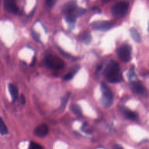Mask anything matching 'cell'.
<instances>
[{"mask_svg":"<svg viewBox=\"0 0 149 149\" xmlns=\"http://www.w3.org/2000/svg\"><path fill=\"white\" fill-rule=\"evenodd\" d=\"M130 35L133 40L137 42H139L141 41V36L139 32L134 28H130L129 29Z\"/></svg>","mask_w":149,"mask_h":149,"instance_id":"obj_13","label":"cell"},{"mask_svg":"<svg viewBox=\"0 0 149 149\" xmlns=\"http://www.w3.org/2000/svg\"><path fill=\"white\" fill-rule=\"evenodd\" d=\"M8 89L13 102H15L18 98V90L16 86L12 83L8 84Z\"/></svg>","mask_w":149,"mask_h":149,"instance_id":"obj_12","label":"cell"},{"mask_svg":"<svg viewBox=\"0 0 149 149\" xmlns=\"http://www.w3.org/2000/svg\"><path fill=\"white\" fill-rule=\"evenodd\" d=\"M132 91L137 94L143 95L146 93V89L144 85L140 81H134L130 83Z\"/></svg>","mask_w":149,"mask_h":149,"instance_id":"obj_8","label":"cell"},{"mask_svg":"<svg viewBox=\"0 0 149 149\" xmlns=\"http://www.w3.org/2000/svg\"><path fill=\"white\" fill-rule=\"evenodd\" d=\"M101 90L102 93L101 104L105 108H109L112 104L113 101V93L109 87L104 83L101 84Z\"/></svg>","mask_w":149,"mask_h":149,"instance_id":"obj_4","label":"cell"},{"mask_svg":"<svg viewBox=\"0 0 149 149\" xmlns=\"http://www.w3.org/2000/svg\"><path fill=\"white\" fill-rule=\"evenodd\" d=\"M69 96H70V94L68 93L63 97L62 98V99H61V109H64V108H65V107L67 104V102L68 101Z\"/></svg>","mask_w":149,"mask_h":149,"instance_id":"obj_17","label":"cell"},{"mask_svg":"<svg viewBox=\"0 0 149 149\" xmlns=\"http://www.w3.org/2000/svg\"><path fill=\"white\" fill-rule=\"evenodd\" d=\"M113 149H124L119 144H115L113 147Z\"/></svg>","mask_w":149,"mask_h":149,"instance_id":"obj_25","label":"cell"},{"mask_svg":"<svg viewBox=\"0 0 149 149\" xmlns=\"http://www.w3.org/2000/svg\"><path fill=\"white\" fill-rule=\"evenodd\" d=\"M43 62L47 68L55 70H61L65 66L63 61L58 56L54 55H48L45 56Z\"/></svg>","mask_w":149,"mask_h":149,"instance_id":"obj_3","label":"cell"},{"mask_svg":"<svg viewBox=\"0 0 149 149\" xmlns=\"http://www.w3.org/2000/svg\"><path fill=\"white\" fill-rule=\"evenodd\" d=\"M81 40L83 41V42H84L86 44H88L91 42V40H92V37L91 36V34L90 33H84V35L83 36Z\"/></svg>","mask_w":149,"mask_h":149,"instance_id":"obj_16","label":"cell"},{"mask_svg":"<svg viewBox=\"0 0 149 149\" xmlns=\"http://www.w3.org/2000/svg\"><path fill=\"white\" fill-rule=\"evenodd\" d=\"M106 80L112 83H118L123 81V76L119 64L113 60L108 62L104 70Z\"/></svg>","mask_w":149,"mask_h":149,"instance_id":"obj_2","label":"cell"},{"mask_svg":"<svg viewBox=\"0 0 149 149\" xmlns=\"http://www.w3.org/2000/svg\"><path fill=\"white\" fill-rule=\"evenodd\" d=\"M59 52H60V53L64 56V57H66V58H70V55L69 54H68V53H67V52H65L64 51H63L62 49H61V48H59Z\"/></svg>","mask_w":149,"mask_h":149,"instance_id":"obj_24","label":"cell"},{"mask_svg":"<svg viewBox=\"0 0 149 149\" xmlns=\"http://www.w3.org/2000/svg\"><path fill=\"white\" fill-rule=\"evenodd\" d=\"M79 69H80V66L79 65H75L72 68L70 72H72L73 74H75L78 72V70Z\"/></svg>","mask_w":149,"mask_h":149,"instance_id":"obj_23","label":"cell"},{"mask_svg":"<svg viewBox=\"0 0 149 149\" xmlns=\"http://www.w3.org/2000/svg\"><path fill=\"white\" fill-rule=\"evenodd\" d=\"M70 111L73 113L77 116H81L82 115V111L81 108L77 104H72L70 106Z\"/></svg>","mask_w":149,"mask_h":149,"instance_id":"obj_14","label":"cell"},{"mask_svg":"<svg viewBox=\"0 0 149 149\" xmlns=\"http://www.w3.org/2000/svg\"><path fill=\"white\" fill-rule=\"evenodd\" d=\"M4 8L9 13L16 14L18 8L16 5V0H4Z\"/></svg>","mask_w":149,"mask_h":149,"instance_id":"obj_9","label":"cell"},{"mask_svg":"<svg viewBox=\"0 0 149 149\" xmlns=\"http://www.w3.org/2000/svg\"><path fill=\"white\" fill-rule=\"evenodd\" d=\"M124 116L132 121H137L139 119V116L137 113H136L134 111H132L130 110L129 109H127L126 108H124L122 110Z\"/></svg>","mask_w":149,"mask_h":149,"instance_id":"obj_11","label":"cell"},{"mask_svg":"<svg viewBox=\"0 0 149 149\" xmlns=\"http://www.w3.org/2000/svg\"><path fill=\"white\" fill-rule=\"evenodd\" d=\"M25 101H26L25 97L23 94H22L21 95V102H22V104H24Z\"/></svg>","mask_w":149,"mask_h":149,"instance_id":"obj_26","label":"cell"},{"mask_svg":"<svg viewBox=\"0 0 149 149\" xmlns=\"http://www.w3.org/2000/svg\"><path fill=\"white\" fill-rule=\"evenodd\" d=\"M113 26V23L110 21H96L91 24L92 29L99 31H107Z\"/></svg>","mask_w":149,"mask_h":149,"instance_id":"obj_7","label":"cell"},{"mask_svg":"<svg viewBox=\"0 0 149 149\" xmlns=\"http://www.w3.org/2000/svg\"><path fill=\"white\" fill-rule=\"evenodd\" d=\"M74 74L72 73V72H69L68 74H66L65 76H64L63 77V80L65 81H69L73 77Z\"/></svg>","mask_w":149,"mask_h":149,"instance_id":"obj_21","label":"cell"},{"mask_svg":"<svg viewBox=\"0 0 149 149\" xmlns=\"http://www.w3.org/2000/svg\"><path fill=\"white\" fill-rule=\"evenodd\" d=\"M127 76H128L129 79H133V77H134L136 76V74L134 73V67L133 66H132L130 68V69H129Z\"/></svg>","mask_w":149,"mask_h":149,"instance_id":"obj_20","label":"cell"},{"mask_svg":"<svg viewBox=\"0 0 149 149\" xmlns=\"http://www.w3.org/2000/svg\"><path fill=\"white\" fill-rule=\"evenodd\" d=\"M28 149H43V148L39 144L34 141H31L29 144Z\"/></svg>","mask_w":149,"mask_h":149,"instance_id":"obj_18","label":"cell"},{"mask_svg":"<svg viewBox=\"0 0 149 149\" xmlns=\"http://www.w3.org/2000/svg\"><path fill=\"white\" fill-rule=\"evenodd\" d=\"M49 132L48 126L44 123H41L38 125L34 130L35 136L39 137H43L46 136Z\"/></svg>","mask_w":149,"mask_h":149,"instance_id":"obj_10","label":"cell"},{"mask_svg":"<svg viewBox=\"0 0 149 149\" xmlns=\"http://www.w3.org/2000/svg\"><path fill=\"white\" fill-rule=\"evenodd\" d=\"M31 35H32L33 38L34 39V40H36L37 42H40V36L37 33L33 31L31 33Z\"/></svg>","mask_w":149,"mask_h":149,"instance_id":"obj_22","label":"cell"},{"mask_svg":"<svg viewBox=\"0 0 149 149\" xmlns=\"http://www.w3.org/2000/svg\"><path fill=\"white\" fill-rule=\"evenodd\" d=\"M147 31L149 33V22H148V28H147Z\"/></svg>","mask_w":149,"mask_h":149,"instance_id":"obj_28","label":"cell"},{"mask_svg":"<svg viewBox=\"0 0 149 149\" xmlns=\"http://www.w3.org/2000/svg\"><path fill=\"white\" fill-rule=\"evenodd\" d=\"M86 11L85 9L78 7L74 1H70L65 3L62 8V12L65 16V19L69 25H73L75 23L76 19L83 15Z\"/></svg>","mask_w":149,"mask_h":149,"instance_id":"obj_1","label":"cell"},{"mask_svg":"<svg viewBox=\"0 0 149 149\" xmlns=\"http://www.w3.org/2000/svg\"><path fill=\"white\" fill-rule=\"evenodd\" d=\"M101 69V65H99V66H97V69L98 70H100Z\"/></svg>","mask_w":149,"mask_h":149,"instance_id":"obj_27","label":"cell"},{"mask_svg":"<svg viewBox=\"0 0 149 149\" xmlns=\"http://www.w3.org/2000/svg\"><path fill=\"white\" fill-rule=\"evenodd\" d=\"M58 0H45V4L48 8H52Z\"/></svg>","mask_w":149,"mask_h":149,"instance_id":"obj_19","label":"cell"},{"mask_svg":"<svg viewBox=\"0 0 149 149\" xmlns=\"http://www.w3.org/2000/svg\"><path fill=\"white\" fill-rule=\"evenodd\" d=\"M102 1H104V2H109V1H110L111 0H102Z\"/></svg>","mask_w":149,"mask_h":149,"instance_id":"obj_29","label":"cell"},{"mask_svg":"<svg viewBox=\"0 0 149 149\" xmlns=\"http://www.w3.org/2000/svg\"><path fill=\"white\" fill-rule=\"evenodd\" d=\"M117 54L122 61L128 62L132 58V48L128 44H123L118 49Z\"/></svg>","mask_w":149,"mask_h":149,"instance_id":"obj_6","label":"cell"},{"mask_svg":"<svg viewBox=\"0 0 149 149\" xmlns=\"http://www.w3.org/2000/svg\"><path fill=\"white\" fill-rule=\"evenodd\" d=\"M0 133L2 135H5L8 133V130L2 119H0Z\"/></svg>","mask_w":149,"mask_h":149,"instance_id":"obj_15","label":"cell"},{"mask_svg":"<svg viewBox=\"0 0 149 149\" xmlns=\"http://www.w3.org/2000/svg\"><path fill=\"white\" fill-rule=\"evenodd\" d=\"M129 3L127 2H119L113 5L111 9V13L115 17H123L127 12Z\"/></svg>","mask_w":149,"mask_h":149,"instance_id":"obj_5","label":"cell"}]
</instances>
